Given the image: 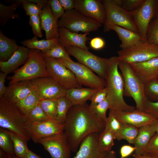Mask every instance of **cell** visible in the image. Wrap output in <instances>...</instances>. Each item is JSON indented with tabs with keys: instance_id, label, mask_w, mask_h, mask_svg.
<instances>
[{
	"instance_id": "cell-55",
	"label": "cell",
	"mask_w": 158,
	"mask_h": 158,
	"mask_svg": "<svg viewBox=\"0 0 158 158\" xmlns=\"http://www.w3.org/2000/svg\"><path fill=\"white\" fill-rule=\"evenodd\" d=\"M151 125L156 133H158V119H155Z\"/></svg>"
},
{
	"instance_id": "cell-17",
	"label": "cell",
	"mask_w": 158,
	"mask_h": 158,
	"mask_svg": "<svg viewBox=\"0 0 158 158\" xmlns=\"http://www.w3.org/2000/svg\"><path fill=\"white\" fill-rule=\"evenodd\" d=\"M99 133H92L87 136L81 143L73 158H105L109 152L102 151L98 145Z\"/></svg>"
},
{
	"instance_id": "cell-61",
	"label": "cell",
	"mask_w": 158,
	"mask_h": 158,
	"mask_svg": "<svg viewBox=\"0 0 158 158\" xmlns=\"http://www.w3.org/2000/svg\"><path fill=\"white\" fill-rule=\"evenodd\" d=\"M157 15H158V13H157Z\"/></svg>"
},
{
	"instance_id": "cell-4",
	"label": "cell",
	"mask_w": 158,
	"mask_h": 158,
	"mask_svg": "<svg viewBox=\"0 0 158 158\" xmlns=\"http://www.w3.org/2000/svg\"><path fill=\"white\" fill-rule=\"evenodd\" d=\"M49 76L43 52L36 49H30L28 59L24 65L9 77V85L23 80H32Z\"/></svg>"
},
{
	"instance_id": "cell-9",
	"label": "cell",
	"mask_w": 158,
	"mask_h": 158,
	"mask_svg": "<svg viewBox=\"0 0 158 158\" xmlns=\"http://www.w3.org/2000/svg\"><path fill=\"white\" fill-rule=\"evenodd\" d=\"M56 59L73 73L77 83L80 85H83L89 88L99 89L105 87L104 79L95 74L83 64L72 59Z\"/></svg>"
},
{
	"instance_id": "cell-28",
	"label": "cell",
	"mask_w": 158,
	"mask_h": 158,
	"mask_svg": "<svg viewBox=\"0 0 158 158\" xmlns=\"http://www.w3.org/2000/svg\"><path fill=\"white\" fill-rule=\"evenodd\" d=\"M23 45L30 49H36L44 53L59 43V38L39 40L35 36L31 39L25 40L21 42Z\"/></svg>"
},
{
	"instance_id": "cell-33",
	"label": "cell",
	"mask_w": 158,
	"mask_h": 158,
	"mask_svg": "<svg viewBox=\"0 0 158 158\" xmlns=\"http://www.w3.org/2000/svg\"><path fill=\"white\" fill-rule=\"evenodd\" d=\"M114 136L112 133L106 128L99 133L98 139V145L102 151L109 152L114 145Z\"/></svg>"
},
{
	"instance_id": "cell-54",
	"label": "cell",
	"mask_w": 158,
	"mask_h": 158,
	"mask_svg": "<svg viewBox=\"0 0 158 158\" xmlns=\"http://www.w3.org/2000/svg\"><path fill=\"white\" fill-rule=\"evenodd\" d=\"M26 158H42L40 156L29 150Z\"/></svg>"
},
{
	"instance_id": "cell-1",
	"label": "cell",
	"mask_w": 158,
	"mask_h": 158,
	"mask_svg": "<svg viewBox=\"0 0 158 158\" xmlns=\"http://www.w3.org/2000/svg\"><path fill=\"white\" fill-rule=\"evenodd\" d=\"M63 124V133L73 152L88 135L100 133L105 128V122L96 116L87 103L73 105Z\"/></svg>"
},
{
	"instance_id": "cell-8",
	"label": "cell",
	"mask_w": 158,
	"mask_h": 158,
	"mask_svg": "<svg viewBox=\"0 0 158 158\" xmlns=\"http://www.w3.org/2000/svg\"><path fill=\"white\" fill-rule=\"evenodd\" d=\"M120 62H141L158 57V45L141 40L132 47L117 52Z\"/></svg>"
},
{
	"instance_id": "cell-11",
	"label": "cell",
	"mask_w": 158,
	"mask_h": 158,
	"mask_svg": "<svg viewBox=\"0 0 158 158\" xmlns=\"http://www.w3.org/2000/svg\"><path fill=\"white\" fill-rule=\"evenodd\" d=\"M70 55L74 57L78 62L87 67L104 79L108 59L96 56L89 51L75 47L65 48Z\"/></svg>"
},
{
	"instance_id": "cell-39",
	"label": "cell",
	"mask_w": 158,
	"mask_h": 158,
	"mask_svg": "<svg viewBox=\"0 0 158 158\" xmlns=\"http://www.w3.org/2000/svg\"><path fill=\"white\" fill-rule=\"evenodd\" d=\"M44 57L55 59H63L67 60L71 59L70 55L65 47L59 43L54 46L51 49L43 53Z\"/></svg>"
},
{
	"instance_id": "cell-24",
	"label": "cell",
	"mask_w": 158,
	"mask_h": 158,
	"mask_svg": "<svg viewBox=\"0 0 158 158\" xmlns=\"http://www.w3.org/2000/svg\"><path fill=\"white\" fill-rule=\"evenodd\" d=\"M114 31L121 40L120 47L121 49L128 48L142 40L138 32L126 29L117 25H113L109 29V31Z\"/></svg>"
},
{
	"instance_id": "cell-53",
	"label": "cell",
	"mask_w": 158,
	"mask_h": 158,
	"mask_svg": "<svg viewBox=\"0 0 158 158\" xmlns=\"http://www.w3.org/2000/svg\"><path fill=\"white\" fill-rule=\"evenodd\" d=\"M59 1L65 11L74 9L75 0H59Z\"/></svg>"
},
{
	"instance_id": "cell-20",
	"label": "cell",
	"mask_w": 158,
	"mask_h": 158,
	"mask_svg": "<svg viewBox=\"0 0 158 158\" xmlns=\"http://www.w3.org/2000/svg\"><path fill=\"white\" fill-rule=\"evenodd\" d=\"M58 30L59 43L65 48L72 47L89 49L86 45V42L89 39L87 36L88 34H78L71 32L64 28L59 27Z\"/></svg>"
},
{
	"instance_id": "cell-25",
	"label": "cell",
	"mask_w": 158,
	"mask_h": 158,
	"mask_svg": "<svg viewBox=\"0 0 158 158\" xmlns=\"http://www.w3.org/2000/svg\"><path fill=\"white\" fill-rule=\"evenodd\" d=\"M99 89L90 88H73L66 90V97L73 105L83 104L90 100Z\"/></svg>"
},
{
	"instance_id": "cell-52",
	"label": "cell",
	"mask_w": 158,
	"mask_h": 158,
	"mask_svg": "<svg viewBox=\"0 0 158 158\" xmlns=\"http://www.w3.org/2000/svg\"><path fill=\"white\" fill-rule=\"evenodd\" d=\"M8 74L2 71L0 72V98L5 95L7 87L5 85L6 77Z\"/></svg>"
},
{
	"instance_id": "cell-7",
	"label": "cell",
	"mask_w": 158,
	"mask_h": 158,
	"mask_svg": "<svg viewBox=\"0 0 158 158\" xmlns=\"http://www.w3.org/2000/svg\"><path fill=\"white\" fill-rule=\"evenodd\" d=\"M102 1L106 12L104 24V32H109L110 27L115 25L138 33L129 11L116 5L112 0H103Z\"/></svg>"
},
{
	"instance_id": "cell-58",
	"label": "cell",
	"mask_w": 158,
	"mask_h": 158,
	"mask_svg": "<svg viewBox=\"0 0 158 158\" xmlns=\"http://www.w3.org/2000/svg\"><path fill=\"white\" fill-rule=\"evenodd\" d=\"M8 155L3 150L0 148V158H8Z\"/></svg>"
},
{
	"instance_id": "cell-5",
	"label": "cell",
	"mask_w": 158,
	"mask_h": 158,
	"mask_svg": "<svg viewBox=\"0 0 158 158\" xmlns=\"http://www.w3.org/2000/svg\"><path fill=\"white\" fill-rule=\"evenodd\" d=\"M118 68L124 81V96L132 97L136 104V109L144 111L147 101L145 93V83L129 63L119 61Z\"/></svg>"
},
{
	"instance_id": "cell-2",
	"label": "cell",
	"mask_w": 158,
	"mask_h": 158,
	"mask_svg": "<svg viewBox=\"0 0 158 158\" xmlns=\"http://www.w3.org/2000/svg\"><path fill=\"white\" fill-rule=\"evenodd\" d=\"M119 63L118 56L108 59L104 78L108 91L107 97L110 104L109 111L113 113L131 111L136 109L127 104L124 100V83L118 70Z\"/></svg>"
},
{
	"instance_id": "cell-50",
	"label": "cell",
	"mask_w": 158,
	"mask_h": 158,
	"mask_svg": "<svg viewBox=\"0 0 158 158\" xmlns=\"http://www.w3.org/2000/svg\"><path fill=\"white\" fill-rule=\"evenodd\" d=\"M136 148L134 146L125 145L122 146L120 149V158H126L130 156L135 151Z\"/></svg>"
},
{
	"instance_id": "cell-31",
	"label": "cell",
	"mask_w": 158,
	"mask_h": 158,
	"mask_svg": "<svg viewBox=\"0 0 158 158\" xmlns=\"http://www.w3.org/2000/svg\"><path fill=\"white\" fill-rule=\"evenodd\" d=\"M13 3L9 6H6L0 3V24L4 26L10 19L19 18L20 17L15 12L17 8L21 4L19 3L12 1Z\"/></svg>"
},
{
	"instance_id": "cell-45",
	"label": "cell",
	"mask_w": 158,
	"mask_h": 158,
	"mask_svg": "<svg viewBox=\"0 0 158 158\" xmlns=\"http://www.w3.org/2000/svg\"><path fill=\"white\" fill-rule=\"evenodd\" d=\"M29 23L32 28L33 33L35 36L40 37H42V35L41 31L40 15H33L30 16Z\"/></svg>"
},
{
	"instance_id": "cell-15",
	"label": "cell",
	"mask_w": 158,
	"mask_h": 158,
	"mask_svg": "<svg viewBox=\"0 0 158 158\" xmlns=\"http://www.w3.org/2000/svg\"><path fill=\"white\" fill-rule=\"evenodd\" d=\"M38 91L40 99H59L66 96V89L49 76L31 80Z\"/></svg>"
},
{
	"instance_id": "cell-47",
	"label": "cell",
	"mask_w": 158,
	"mask_h": 158,
	"mask_svg": "<svg viewBox=\"0 0 158 158\" xmlns=\"http://www.w3.org/2000/svg\"><path fill=\"white\" fill-rule=\"evenodd\" d=\"M107 90L106 87L99 89L91 98L90 107H93L104 100L107 97Z\"/></svg>"
},
{
	"instance_id": "cell-10",
	"label": "cell",
	"mask_w": 158,
	"mask_h": 158,
	"mask_svg": "<svg viewBox=\"0 0 158 158\" xmlns=\"http://www.w3.org/2000/svg\"><path fill=\"white\" fill-rule=\"evenodd\" d=\"M129 12L142 40L147 41L148 28L151 21L157 14L158 0H145L137 9Z\"/></svg>"
},
{
	"instance_id": "cell-21",
	"label": "cell",
	"mask_w": 158,
	"mask_h": 158,
	"mask_svg": "<svg viewBox=\"0 0 158 158\" xmlns=\"http://www.w3.org/2000/svg\"><path fill=\"white\" fill-rule=\"evenodd\" d=\"M129 64L145 83L158 78V57L142 62Z\"/></svg>"
},
{
	"instance_id": "cell-26",
	"label": "cell",
	"mask_w": 158,
	"mask_h": 158,
	"mask_svg": "<svg viewBox=\"0 0 158 158\" xmlns=\"http://www.w3.org/2000/svg\"><path fill=\"white\" fill-rule=\"evenodd\" d=\"M156 133L151 125L143 126L139 131L134 144L136 148L134 154L142 155L145 152L150 142Z\"/></svg>"
},
{
	"instance_id": "cell-59",
	"label": "cell",
	"mask_w": 158,
	"mask_h": 158,
	"mask_svg": "<svg viewBox=\"0 0 158 158\" xmlns=\"http://www.w3.org/2000/svg\"><path fill=\"white\" fill-rule=\"evenodd\" d=\"M112 1L116 5L119 7H121L123 0H112Z\"/></svg>"
},
{
	"instance_id": "cell-43",
	"label": "cell",
	"mask_w": 158,
	"mask_h": 158,
	"mask_svg": "<svg viewBox=\"0 0 158 158\" xmlns=\"http://www.w3.org/2000/svg\"><path fill=\"white\" fill-rule=\"evenodd\" d=\"M30 123L45 121L50 118L38 104L27 116Z\"/></svg>"
},
{
	"instance_id": "cell-40",
	"label": "cell",
	"mask_w": 158,
	"mask_h": 158,
	"mask_svg": "<svg viewBox=\"0 0 158 158\" xmlns=\"http://www.w3.org/2000/svg\"><path fill=\"white\" fill-rule=\"evenodd\" d=\"M123 124V123L119 121L113 113L109 111L108 116L105 122V128L112 133L115 139L119 133Z\"/></svg>"
},
{
	"instance_id": "cell-27",
	"label": "cell",
	"mask_w": 158,
	"mask_h": 158,
	"mask_svg": "<svg viewBox=\"0 0 158 158\" xmlns=\"http://www.w3.org/2000/svg\"><path fill=\"white\" fill-rule=\"evenodd\" d=\"M16 41L3 34L0 30V61H7L19 47Z\"/></svg>"
},
{
	"instance_id": "cell-19",
	"label": "cell",
	"mask_w": 158,
	"mask_h": 158,
	"mask_svg": "<svg viewBox=\"0 0 158 158\" xmlns=\"http://www.w3.org/2000/svg\"><path fill=\"white\" fill-rule=\"evenodd\" d=\"M40 16L41 28L45 32L46 39L59 38L58 20L52 13L48 1L44 6Z\"/></svg>"
},
{
	"instance_id": "cell-23",
	"label": "cell",
	"mask_w": 158,
	"mask_h": 158,
	"mask_svg": "<svg viewBox=\"0 0 158 158\" xmlns=\"http://www.w3.org/2000/svg\"><path fill=\"white\" fill-rule=\"evenodd\" d=\"M30 49L27 47L20 46L11 57L6 62L0 61L1 71L8 74L17 70L18 67L27 61Z\"/></svg>"
},
{
	"instance_id": "cell-38",
	"label": "cell",
	"mask_w": 158,
	"mask_h": 158,
	"mask_svg": "<svg viewBox=\"0 0 158 158\" xmlns=\"http://www.w3.org/2000/svg\"><path fill=\"white\" fill-rule=\"evenodd\" d=\"M144 90L147 99L153 102L158 101V78L145 83Z\"/></svg>"
},
{
	"instance_id": "cell-51",
	"label": "cell",
	"mask_w": 158,
	"mask_h": 158,
	"mask_svg": "<svg viewBox=\"0 0 158 158\" xmlns=\"http://www.w3.org/2000/svg\"><path fill=\"white\" fill-rule=\"evenodd\" d=\"M105 44L104 40L99 37L92 38L90 42V47L95 50H99L102 49L105 46Z\"/></svg>"
},
{
	"instance_id": "cell-56",
	"label": "cell",
	"mask_w": 158,
	"mask_h": 158,
	"mask_svg": "<svg viewBox=\"0 0 158 158\" xmlns=\"http://www.w3.org/2000/svg\"><path fill=\"white\" fill-rule=\"evenodd\" d=\"M105 158H117L116 152L111 150L108 153Z\"/></svg>"
},
{
	"instance_id": "cell-48",
	"label": "cell",
	"mask_w": 158,
	"mask_h": 158,
	"mask_svg": "<svg viewBox=\"0 0 158 158\" xmlns=\"http://www.w3.org/2000/svg\"><path fill=\"white\" fill-rule=\"evenodd\" d=\"M144 112L151 116L155 119H158V101L152 102L147 99Z\"/></svg>"
},
{
	"instance_id": "cell-3",
	"label": "cell",
	"mask_w": 158,
	"mask_h": 158,
	"mask_svg": "<svg viewBox=\"0 0 158 158\" xmlns=\"http://www.w3.org/2000/svg\"><path fill=\"white\" fill-rule=\"evenodd\" d=\"M30 123L14 103L4 97L0 98V126L29 140Z\"/></svg>"
},
{
	"instance_id": "cell-41",
	"label": "cell",
	"mask_w": 158,
	"mask_h": 158,
	"mask_svg": "<svg viewBox=\"0 0 158 158\" xmlns=\"http://www.w3.org/2000/svg\"><path fill=\"white\" fill-rule=\"evenodd\" d=\"M110 107V104L107 97L102 101L93 107H90L92 111L96 116L105 122L107 118L106 112Z\"/></svg>"
},
{
	"instance_id": "cell-30",
	"label": "cell",
	"mask_w": 158,
	"mask_h": 158,
	"mask_svg": "<svg viewBox=\"0 0 158 158\" xmlns=\"http://www.w3.org/2000/svg\"><path fill=\"white\" fill-rule=\"evenodd\" d=\"M8 131L13 142L15 155L20 158H26L29 150L27 140L17 134Z\"/></svg>"
},
{
	"instance_id": "cell-44",
	"label": "cell",
	"mask_w": 158,
	"mask_h": 158,
	"mask_svg": "<svg viewBox=\"0 0 158 158\" xmlns=\"http://www.w3.org/2000/svg\"><path fill=\"white\" fill-rule=\"evenodd\" d=\"M144 154L152 158H158V133H156L151 138Z\"/></svg>"
},
{
	"instance_id": "cell-46",
	"label": "cell",
	"mask_w": 158,
	"mask_h": 158,
	"mask_svg": "<svg viewBox=\"0 0 158 158\" xmlns=\"http://www.w3.org/2000/svg\"><path fill=\"white\" fill-rule=\"evenodd\" d=\"M48 1L52 13L58 20L63 14L65 11L61 5L59 0H49Z\"/></svg>"
},
{
	"instance_id": "cell-42",
	"label": "cell",
	"mask_w": 158,
	"mask_h": 158,
	"mask_svg": "<svg viewBox=\"0 0 158 158\" xmlns=\"http://www.w3.org/2000/svg\"><path fill=\"white\" fill-rule=\"evenodd\" d=\"M149 42L158 45V16H157L151 22L148 28L146 35Z\"/></svg>"
},
{
	"instance_id": "cell-14",
	"label": "cell",
	"mask_w": 158,
	"mask_h": 158,
	"mask_svg": "<svg viewBox=\"0 0 158 158\" xmlns=\"http://www.w3.org/2000/svg\"><path fill=\"white\" fill-rule=\"evenodd\" d=\"M64 124L56 119L50 118L45 121L31 123L29 133L31 139L39 143L42 139L63 132Z\"/></svg>"
},
{
	"instance_id": "cell-49",
	"label": "cell",
	"mask_w": 158,
	"mask_h": 158,
	"mask_svg": "<svg viewBox=\"0 0 158 158\" xmlns=\"http://www.w3.org/2000/svg\"><path fill=\"white\" fill-rule=\"evenodd\" d=\"M145 0H123L121 7L128 11L134 10L139 7Z\"/></svg>"
},
{
	"instance_id": "cell-16",
	"label": "cell",
	"mask_w": 158,
	"mask_h": 158,
	"mask_svg": "<svg viewBox=\"0 0 158 158\" xmlns=\"http://www.w3.org/2000/svg\"><path fill=\"white\" fill-rule=\"evenodd\" d=\"M74 9L87 17L104 24L106 12L102 0H75Z\"/></svg>"
},
{
	"instance_id": "cell-29",
	"label": "cell",
	"mask_w": 158,
	"mask_h": 158,
	"mask_svg": "<svg viewBox=\"0 0 158 158\" xmlns=\"http://www.w3.org/2000/svg\"><path fill=\"white\" fill-rule=\"evenodd\" d=\"M40 100L39 94L35 87L30 94L16 104L23 114L27 116L39 104Z\"/></svg>"
},
{
	"instance_id": "cell-35",
	"label": "cell",
	"mask_w": 158,
	"mask_h": 158,
	"mask_svg": "<svg viewBox=\"0 0 158 158\" xmlns=\"http://www.w3.org/2000/svg\"><path fill=\"white\" fill-rule=\"evenodd\" d=\"M72 106L71 103L66 96L59 98L56 119L60 123L64 124L68 112Z\"/></svg>"
},
{
	"instance_id": "cell-36",
	"label": "cell",
	"mask_w": 158,
	"mask_h": 158,
	"mask_svg": "<svg viewBox=\"0 0 158 158\" xmlns=\"http://www.w3.org/2000/svg\"><path fill=\"white\" fill-rule=\"evenodd\" d=\"M0 148L8 156L15 155L13 143L8 130L0 128Z\"/></svg>"
},
{
	"instance_id": "cell-32",
	"label": "cell",
	"mask_w": 158,
	"mask_h": 158,
	"mask_svg": "<svg viewBox=\"0 0 158 158\" xmlns=\"http://www.w3.org/2000/svg\"><path fill=\"white\" fill-rule=\"evenodd\" d=\"M139 129L133 125L123 123L122 128L115 139L118 141L125 140L130 144H134Z\"/></svg>"
},
{
	"instance_id": "cell-12",
	"label": "cell",
	"mask_w": 158,
	"mask_h": 158,
	"mask_svg": "<svg viewBox=\"0 0 158 158\" xmlns=\"http://www.w3.org/2000/svg\"><path fill=\"white\" fill-rule=\"evenodd\" d=\"M49 76L66 90L82 87L77 82L73 73L56 59L44 57Z\"/></svg>"
},
{
	"instance_id": "cell-37",
	"label": "cell",
	"mask_w": 158,
	"mask_h": 158,
	"mask_svg": "<svg viewBox=\"0 0 158 158\" xmlns=\"http://www.w3.org/2000/svg\"><path fill=\"white\" fill-rule=\"evenodd\" d=\"M11 1L21 4L26 14L29 17L33 15H40L44 5L31 2L30 0H15Z\"/></svg>"
},
{
	"instance_id": "cell-34",
	"label": "cell",
	"mask_w": 158,
	"mask_h": 158,
	"mask_svg": "<svg viewBox=\"0 0 158 158\" xmlns=\"http://www.w3.org/2000/svg\"><path fill=\"white\" fill-rule=\"evenodd\" d=\"M58 99H42L39 104L42 109L50 118L56 119Z\"/></svg>"
},
{
	"instance_id": "cell-57",
	"label": "cell",
	"mask_w": 158,
	"mask_h": 158,
	"mask_svg": "<svg viewBox=\"0 0 158 158\" xmlns=\"http://www.w3.org/2000/svg\"><path fill=\"white\" fill-rule=\"evenodd\" d=\"M132 156L134 158H152L150 156L146 154L142 155H136L133 154Z\"/></svg>"
},
{
	"instance_id": "cell-6",
	"label": "cell",
	"mask_w": 158,
	"mask_h": 158,
	"mask_svg": "<svg viewBox=\"0 0 158 158\" xmlns=\"http://www.w3.org/2000/svg\"><path fill=\"white\" fill-rule=\"evenodd\" d=\"M59 27L64 28L75 33L81 32L89 34L102 26L99 21L85 16L75 9L65 11L58 21Z\"/></svg>"
},
{
	"instance_id": "cell-22",
	"label": "cell",
	"mask_w": 158,
	"mask_h": 158,
	"mask_svg": "<svg viewBox=\"0 0 158 158\" xmlns=\"http://www.w3.org/2000/svg\"><path fill=\"white\" fill-rule=\"evenodd\" d=\"M34 88L31 80L17 82L7 87L6 92L3 97L16 103L28 96Z\"/></svg>"
},
{
	"instance_id": "cell-18",
	"label": "cell",
	"mask_w": 158,
	"mask_h": 158,
	"mask_svg": "<svg viewBox=\"0 0 158 158\" xmlns=\"http://www.w3.org/2000/svg\"><path fill=\"white\" fill-rule=\"evenodd\" d=\"M113 113L121 122L132 125L139 128L145 126L151 125L155 120L145 112L136 109L131 111Z\"/></svg>"
},
{
	"instance_id": "cell-60",
	"label": "cell",
	"mask_w": 158,
	"mask_h": 158,
	"mask_svg": "<svg viewBox=\"0 0 158 158\" xmlns=\"http://www.w3.org/2000/svg\"><path fill=\"white\" fill-rule=\"evenodd\" d=\"M8 158H19L17 156H16L15 155L11 156H8Z\"/></svg>"
},
{
	"instance_id": "cell-13",
	"label": "cell",
	"mask_w": 158,
	"mask_h": 158,
	"mask_svg": "<svg viewBox=\"0 0 158 158\" xmlns=\"http://www.w3.org/2000/svg\"><path fill=\"white\" fill-rule=\"evenodd\" d=\"M39 143L49 153L51 158H70L72 151L63 132L42 139Z\"/></svg>"
}]
</instances>
